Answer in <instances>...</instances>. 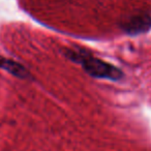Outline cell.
Wrapping results in <instances>:
<instances>
[{"instance_id": "obj_2", "label": "cell", "mask_w": 151, "mask_h": 151, "mask_svg": "<svg viewBox=\"0 0 151 151\" xmlns=\"http://www.w3.org/2000/svg\"><path fill=\"white\" fill-rule=\"evenodd\" d=\"M122 28L128 34L143 33L151 28V18L148 15L132 16L122 24Z\"/></svg>"}, {"instance_id": "obj_1", "label": "cell", "mask_w": 151, "mask_h": 151, "mask_svg": "<svg viewBox=\"0 0 151 151\" xmlns=\"http://www.w3.org/2000/svg\"><path fill=\"white\" fill-rule=\"evenodd\" d=\"M66 55L75 62L80 63L84 70L91 77L99 79H109L113 81L120 80L123 77V73L119 68L101 59L95 58L89 53H86L82 50H67Z\"/></svg>"}, {"instance_id": "obj_3", "label": "cell", "mask_w": 151, "mask_h": 151, "mask_svg": "<svg viewBox=\"0 0 151 151\" xmlns=\"http://www.w3.org/2000/svg\"><path fill=\"white\" fill-rule=\"evenodd\" d=\"M0 67H2L3 69L7 70L9 73H11L12 75L16 76L18 78L26 79L29 76V73L23 65H21L20 63L16 62L14 60H9V59L0 58Z\"/></svg>"}]
</instances>
